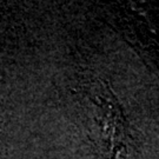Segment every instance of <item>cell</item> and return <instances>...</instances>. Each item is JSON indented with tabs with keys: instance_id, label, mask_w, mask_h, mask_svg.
Wrapping results in <instances>:
<instances>
[{
	"instance_id": "cell-1",
	"label": "cell",
	"mask_w": 159,
	"mask_h": 159,
	"mask_svg": "<svg viewBox=\"0 0 159 159\" xmlns=\"http://www.w3.org/2000/svg\"><path fill=\"white\" fill-rule=\"evenodd\" d=\"M90 102L94 159H139L130 125L106 81H94Z\"/></svg>"
},
{
	"instance_id": "cell-2",
	"label": "cell",
	"mask_w": 159,
	"mask_h": 159,
	"mask_svg": "<svg viewBox=\"0 0 159 159\" xmlns=\"http://www.w3.org/2000/svg\"><path fill=\"white\" fill-rule=\"evenodd\" d=\"M116 25L126 40L136 48L143 60L159 73V30L140 12L121 6L116 14Z\"/></svg>"
}]
</instances>
